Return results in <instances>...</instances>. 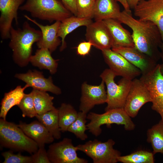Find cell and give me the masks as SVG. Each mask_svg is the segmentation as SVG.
Instances as JSON below:
<instances>
[{
	"instance_id": "6da1fadb",
	"label": "cell",
	"mask_w": 163,
	"mask_h": 163,
	"mask_svg": "<svg viewBox=\"0 0 163 163\" xmlns=\"http://www.w3.org/2000/svg\"><path fill=\"white\" fill-rule=\"evenodd\" d=\"M117 19L132 30L135 47L157 62L161 58L159 48L161 46L162 40L157 26L149 21L136 19L131 11L125 10L120 12Z\"/></svg>"
},
{
	"instance_id": "7a4b0ae2",
	"label": "cell",
	"mask_w": 163,
	"mask_h": 163,
	"mask_svg": "<svg viewBox=\"0 0 163 163\" xmlns=\"http://www.w3.org/2000/svg\"><path fill=\"white\" fill-rule=\"evenodd\" d=\"M41 30L32 27L26 21L21 28H14L10 30L9 46L12 50L14 62L19 66H26L32 56V46L42 38Z\"/></svg>"
},
{
	"instance_id": "3957f363",
	"label": "cell",
	"mask_w": 163,
	"mask_h": 163,
	"mask_svg": "<svg viewBox=\"0 0 163 163\" xmlns=\"http://www.w3.org/2000/svg\"><path fill=\"white\" fill-rule=\"evenodd\" d=\"M19 9L29 12L33 18L50 23L62 21L72 14L60 0H26Z\"/></svg>"
},
{
	"instance_id": "277c9868",
	"label": "cell",
	"mask_w": 163,
	"mask_h": 163,
	"mask_svg": "<svg viewBox=\"0 0 163 163\" xmlns=\"http://www.w3.org/2000/svg\"><path fill=\"white\" fill-rule=\"evenodd\" d=\"M0 142L2 147L32 154L39 149L37 144L14 123L0 119Z\"/></svg>"
},
{
	"instance_id": "5b68a950",
	"label": "cell",
	"mask_w": 163,
	"mask_h": 163,
	"mask_svg": "<svg viewBox=\"0 0 163 163\" xmlns=\"http://www.w3.org/2000/svg\"><path fill=\"white\" fill-rule=\"evenodd\" d=\"M87 119L90 121L86 125L88 130L95 136L101 134V127L103 125H106L108 128L113 124L123 125L127 131L133 130L135 127L131 117L123 108L109 110L101 114L91 112L87 115Z\"/></svg>"
},
{
	"instance_id": "8992f818",
	"label": "cell",
	"mask_w": 163,
	"mask_h": 163,
	"mask_svg": "<svg viewBox=\"0 0 163 163\" xmlns=\"http://www.w3.org/2000/svg\"><path fill=\"white\" fill-rule=\"evenodd\" d=\"M117 76L110 69H106L100 77L106 85L107 105L105 111L124 108L132 80L123 77L116 84L114 79Z\"/></svg>"
},
{
	"instance_id": "52a82bcc",
	"label": "cell",
	"mask_w": 163,
	"mask_h": 163,
	"mask_svg": "<svg viewBox=\"0 0 163 163\" xmlns=\"http://www.w3.org/2000/svg\"><path fill=\"white\" fill-rule=\"evenodd\" d=\"M115 144L111 139L104 142L94 139L76 146L78 150L82 152L91 158L94 163H116L121 153L113 148Z\"/></svg>"
},
{
	"instance_id": "ba28073f",
	"label": "cell",
	"mask_w": 163,
	"mask_h": 163,
	"mask_svg": "<svg viewBox=\"0 0 163 163\" xmlns=\"http://www.w3.org/2000/svg\"><path fill=\"white\" fill-rule=\"evenodd\" d=\"M134 11L139 19L150 21L158 27L162 40L160 49L163 63V0H140Z\"/></svg>"
},
{
	"instance_id": "9c48e42d",
	"label": "cell",
	"mask_w": 163,
	"mask_h": 163,
	"mask_svg": "<svg viewBox=\"0 0 163 163\" xmlns=\"http://www.w3.org/2000/svg\"><path fill=\"white\" fill-rule=\"evenodd\" d=\"M140 79L149 91L152 99V109L160 115L163 120V76L160 64L148 73L142 75Z\"/></svg>"
},
{
	"instance_id": "30bf717a",
	"label": "cell",
	"mask_w": 163,
	"mask_h": 163,
	"mask_svg": "<svg viewBox=\"0 0 163 163\" xmlns=\"http://www.w3.org/2000/svg\"><path fill=\"white\" fill-rule=\"evenodd\" d=\"M72 140L64 138L62 141L51 144L47 152L49 160L52 163H87L85 159L79 157Z\"/></svg>"
},
{
	"instance_id": "8fae6325",
	"label": "cell",
	"mask_w": 163,
	"mask_h": 163,
	"mask_svg": "<svg viewBox=\"0 0 163 163\" xmlns=\"http://www.w3.org/2000/svg\"><path fill=\"white\" fill-rule=\"evenodd\" d=\"M151 101L150 92L144 83L140 79L133 80L123 108L127 114L135 117L144 104Z\"/></svg>"
},
{
	"instance_id": "7c38bea8",
	"label": "cell",
	"mask_w": 163,
	"mask_h": 163,
	"mask_svg": "<svg viewBox=\"0 0 163 163\" xmlns=\"http://www.w3.org/2000/svg\"><path fill=\"white\" fill-rule=\"evenodd\" d=\"M101 51L105 62L116 76L132 80L142 74L138 68L120 53L111 49Z\"/></svg>"
},
{
	"instance_id": "4fadbf2b",
	"label": "cell",
	"mask_w": 163,
	"mask_h": 163,
	"mask_svg": "<svg viewBox=\"0 0 163 163\" xmlns=\"http://www.w3.org/2000/svg\"><path fill=\"white\" fill-rule=\"evenodd\" d=\"M104 84L103 80L98 85H90L86 82H83L81 86L80 111L87 114L95 105L106 102L107 93Z\"/></svg>"
},
{
	"instance_id": "5bb4252c",
	"label": "cell",
	"mask_w": 163,
	"mask_h": 163,
	"mask_svg": "<svg viewBox=\"0 0 163 163\" xmlns=\"http://www.w3.org/2000/svg\"><path fill=\"white\" fill-rule=\"evenodd\" d=\"M86 39L101 51L112 48L113 39L103 20L96 21L86 27Z\"/></svg>"
},
{
	"instance_id": "9a60e30c",
	"label": "cell",
	"mask_w": 163,
	"mask_h": 163,
	"mask_svg": "<svg viewBox=\"0 0 163 163\" xmlns=\"http://www.w3.org/2000/svg\"><path fill=\"white\" fill-rule=\"evenodd\" d=\"M25 0H0V33L1 38H9L14 20L18 24V11Z\"/></svg>"
},
{
	"instance_id": "2e32d148",
	"label": "cell",
	"mask_w": 163,
	"mask_h": 163,
	"mask_svg": "<svg viewBox=\"0 0 163 163\" xmlns=\"http://www.w3.org/2000/svg\"><path fill=\"white\" fill-rule=\"evenodd\" d=\"M112 50L122 55L138 68L142 75L148 73L156 66L157 62L150 56L133 47H114Z\"/></svg>"
},
{
	"instance_id": "e0dca14e",
	"label": "cell",
	"mask_w": 163,
	"mask_h": 163,
	"mask_svg": "<svg viewBox=\"0 0 163 163\" xmlns=\"http://www.w3.org/2000/svg\"><path fill=\"white\" fill-rule=\"evenodd\" d=\"M15 77L24 82L33 89L49 91L56 95L61 93V89L53 84L52 77L45 78L41 72L29 70L25 73L16 74Z\"/></svg>"
},
{
	"instance_id": "ac0fdd59",
	"label": "cell",
	"mask_w": 163,
	"mask_h": 163,
	"mask_svg": "<svg viewBox=\"0 0 163 163\" xmlns=\"http://www.w3.org/2000/svg\"><path fill=\"white\" fill-rule=\"evenodd\" d=\"M24 16L28 20L37 25L40 29L42 37L36 43L38 47L39 48H47L51 53L55 51L61 43V40L57 36L58 30L61 21H56L51 25H44L40 24L36 20L30 18L26 15H24Z\"/></svg>"
},
{
	"instance_id": "d6986e66",
	"label": "cell",
	"mask_w": 163,
	"mask_h": 163,
	"mask_svg": "<svg viewBox=\"0 0 163 163\" xmlns=\"http://www.w3.org/2000/svg\"><path fill=\"white\" fill-rule=\"evenodd\" d=\"M18 125L26 135L37 144L39 147L53 142L55 139L39 121L35 120L29 124L20 121Z\"/></svg>"
},
{
	"instance_id": "ffe728a7",
	"label": "cell",
	"mask_w": 163,
	"mask_h": 163,
	"mask_svg": "<svg viewBox=\"0 0 163 163\" xmlns=\"http://www.w3.org/2000/svg\"><path fill=\"white\" fill-rule=\"evenodd\" d=\"M109 29L113 39L112 47H133L134 44L132 34L123 27L121 23L117 19L103 20Z\"/></svg>"
},
{
	"instance_id": "44dd1931",
	"label": "cell",
	"mask_w": 163,
	"mask_h": 163,
	"mask_svg": "<svg viewBox=\"0 0 163 163\" xmlns=\"http://www.w3.org/2000/svg\"><path fill=\"white\" fill-rule=\"evenodd\" d=\"M121 11L116 0H96L94 18L95 21L117 19Z\"/></svg>"
},
{
	"instance_id": "7402d4cb",
	"label": "cell",
	"mask_w": 163,
	"mask_h": 163,
	"mask_svg": "<svg viewBox=\"0 0 163 163\" xmlns=\"http://www.w3.org/2000/svg\"><path fill=\"white\" fill-rule=\"evenodd\" d=\"M92 22L91 19L80 18L75 16H72L61 21L57 32L58 36L62 39L60 51H62L66 47L65 39L68 34L79 27H87Z\"/></svg>"
},
{
	"instance_id": "603a6c76",
	"label": "cell",
	"mask_w": 163,
	"mask_h": 163,
	"mask_svg": "<svg viewBox=\"0 0 163 163\" xmlns=\"http://www.w3.org/2000/svg\"><path fill=\"white\" fill-rule=\"evenodd\" d=\"M51 54L47 48H39L31 56L30 62L41 70H47L51 74H54L57 71L58 60L54 59Z\"/></svg>"
},
{
	"instance_id": "cb8c5ba5",
	"label": "cell",
	"mask_w": 163,
	"mask_h": 163,
	"mask_svg": "<svg viewBox=\"0 0 163 163\" xmlns=\"http://www.w3.org/2000/svg\"><path fill=\"white\" fill-rule=\"evenodd\" d=\"M28 87L26 84L23 87L18 86L14 89L5 94L1 103V118L6 120L8 111L13 106L19 104L24 94V90Z\"/></svg>"
},
{
	"instance_id": "d4e9b609",
	"label": "cell",
	"mask_w": 163,
	"mask_h": 163,
	"mask_svg": "<svg viewBox=\"0 0 163 163\" xmlns=\"http://www.w3.org/2000/svg\"><path fill=\"white\" fill-rule=\"evenodd\" d=\"M36 117L55 139L61 138V131L59 125L58 109L56 108L43 114H37Z\"/></svg>"
},
{
	"instance_id": "484cf974",
	"label": "cell",
	"mask_w": 163,
	"mask_h": 163,
	"mask_svg": "<svg viewBox=\"0 0 163 163\" xmlns=\"http://www.w3.org/2000/svg\"><path fill=\"white\" fill-rule=\"evenodd\" d=\"M147 141L151 143L155 154H163V120L149 129L147 132Z\"/></svg>"
},
{
	"instance_id": "4316f807",
	"label": "cell",
	"mask_w": 163,
	"mask_h": 163,
	"mask_svg": "<svg viewBox=\"0 0 163 163\" xmlns=\"http://www.w3.org/2000/svg\"><path fill=\"white\" fill-rule=\"evenodd\" d=\"M34 102L36 111L40 115L56 108L53 101L54 97L50 96L46 91L33 89Z\"/></svg>"
},
{
	"instance_id": "83f0119b",
	"label": "cell",
	"mask_w": 163,
	"mask_h": 163,
	"mask_svg": "<svg viewBox=\"0 0 163 163\" xmlns=\"http://www.w3.org/2000/svg\"><path fill=\"white\" fill-rule=\"evenodd\" d=\"M59 125L62 132L67 131L69 127L75 120L78 112L71 104L63 103L58 109Z\"/></svg>"
},
{
	"instance_id": "f1b7e54d",
	"label": "cell",
	"mask_w": 163,
	"mask_h": 163,
	"mask_svg": "<svg viewBox=\"0 0 163 163\" xmlns=\"http://www.w3.org/2000/svg\"><path fill=\"white\" fill-rule=\"evenodd\" d=\"M153 153L140 150L125 156H120L117 161L123 163H153Z\"/></svg>"
},
{
	"instance_id": "f546056e",
	"label": "cell",
	"mask_w": 163,
	"mask_h": 163,
	"mask_svg": "<svg viewBox=\"0 0 163 163\" xmlns=\"http://www.w3.org/2000/svg\"><path fill=\"white\" fill-rule=\"evenodd\" d=\"M87 114L82 111L78 112V116L75 120L69 127L67 131L73 133L76 137L81 140H85L88 138L85 133L88 130L86 124Z\"/></svg>"
},
{
	"instance_id": "4dcf8cb0",
	"label": "cell",
	"mask_w": 163,
	"mask_h": 163,
	"mask_svg": "<svg viewBox=\"0 0 163 163\" xmlns=\"http://www.w3.org/2000/svg\"><path fill=\"white\" fill-rule=\"evenodd\" d=\"M18 106L22 111L23 117L33 118L37 115L34 106L32 91L29 94H24Z\"/></svg>"
},
{
	"instance_id": "1f68e13d",
	"label": "cell",
	"mask_w": 163,
	"mask_h": 163,
	"mask_svg": "<svg viewBox=\"0 0 163 163\" xmlns=\"http://www.w3.org/2000/svg\"><path fill=\"white\" fill-rule=\"evenodd\" d=\"M95 0H77L76 16L92 19L94 18Z\"/></svg>"
},
{
	"instance_id": "d6a6232c",
	"label": "cell",
	"mask_w": 163,
	"mask_h": 163,
	"mask_svg": "<svg viewBox=\"0 0 163 163\" xmlns=\"http://www.w3.org/2000/svg\"><path fill=\"white\" fill-rule=\"evenodd\" d=\"M2 155L4 158L3 163H32L31 156L23 155L20 153L14 154L10 151L3 152Z\"/></svg>"
},
{
	"instance_id": "836d02e7",
	"label": "cell",
	"mask_w": 163,
	"mask_h": 163,
	"mask_svg": "<svg viewBox=\"0 0 163 163\" xmlns=\"http://www.w3.org/2000/svg\"><path fill=\"white\" fill-rule=\"evenodd\" d=\"M32 163H51L45 146L39 147L37 151L31 156Z\"/></svg>"
},
{
	"instance_id": "e575fe53",
	"label": "cell",
	"mask_w": 163,
	"mask_h": 163,
	"mask_svg": "<svg viewBox=\"0 0 163 163\" xmlns=\"http://www.w3.org/2000/svg\"><path fill=\"white\" fill-rule=\"evenodd\" d=\"M92 46V44L89 41L80 43L76 47L77 54L82 56L88 54Z\"/></svg>"
},
{
	"instance_id": "d590c367",
	"label": "cell",
	"mask_w": 163,
	"mask_h": 163,
	"mask_svg": "<svg viewBox=\"0 0 163 163\" xmlns=\"http://www.w3.org/2000/svg\"><path fill=\"white\" fill-rule=\"evenodd\" d=\"M65 7L72 13L76 16L77 10L76 5L77 0H60Z\"/></svg>"
},
{
	"instance_id": "8d00e7d4",
	"label": "cell",
	"mask_w": 163,
	"mask_h": 163,
	"mask_svg": "<svg viewBox=\"0 0 163 163\" xmlns=\"http://www.w3.org/2000/svg\"><path fill=\"white\" fill-rule=\"evenodd\" d=\"M130 8L134 9L140 0H126Z\"/></svg>"
},
{
	"instance_id": "74e56055",
	"label": "cell",
	"mask_w": 163,
	"mask_h": 163,
	"mask_svg": "<svg viewBox=\"0 0 163 163\" xmlns=\"http://www.w3.org/2000/svg\"><path fill=\"white\" fill-rule=\"evenodd\" d=\"M116 0L119 2L122 5L124 8V10L129 12L131 11L130 8L127 3L126 0Z\"/></svg>"
},
{
	"instance_id": "f35d334b",
	"label": "cell",
	"mask_w": 163,
	"mask_h": 163,
	"mask_svg": "<svg viewBox=\"0 0 163 163\" xmlns=\"http://www.w3.org/2000/svg\"><path fill=\"white\" fill-rule=\"evenodd\" d=\"M160 72L163 76V63L161 64H160Z\"/></svg>"
},
{
	"instance_id": "ab89813d",
	"label": "cell",
	"mask_w": 163,
	"mask_h": 163,
	"mask_svg": "<svg viewBox=\"0 0 163 163\" xmlns=\"http://www.w3.org/2000/svg\"></svg>"
}]
</instances>
